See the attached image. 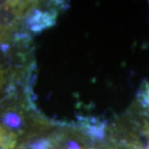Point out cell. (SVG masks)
I'll return each instance as SVG.
<instances>
[{
  "label": "cell",
  "mask_w": 149,
  "mask_h": 149,
  "mask_svg": "<svg viewBox=\"0 0 149 149\" xmlns=\"http://www.w3.org/2000/svg\"><path fill=\"white\" fill-rule=\"evenodd\" d=\"M31 3L19 0L0 1V43L7 44V40L15 34Z\"/></svg>",
  "instance_id": "6da1fadb"
},
{
  "label": "cell",
  "mask_w": 149,
  "mask_h": 149,
  "mask_svg": "<svg viewBox=\"0 0 149 149\" xmlns=\"http://www.w3.org/2000/svg\"><path fill=\"white\" fill-rule=\"evenodd\" d=\"M57 12L55 10L44 11L38 8L29 9L24 17V23L33 33H40L55 25Z\"/></svg>",
  "instance_id": "7a4b0ae2"
},
{
  "label": "cell",
  "mask_w": 149,
  "mask_h": 149,
  "mask_svg": "<svg viewBox=\"0 0 149 149\" xmlns=\"http://www.w3.org/2000/svg\"><path fill=\"white\" fill-rule=\"evenodd\" d=\"M1 122L5 129L12 133H14V131H20L23 125L22 115L15 111H6L1 116Z\"/></svg>",
  "instance_id": "3957f363"
},
{
  "label": "cell",
  "mask_w": 149,
  "mask_h": 149,
  "mask_svg": "<svg viewBox=\"0 0 149 149\" xmlns=\"http://www.w3.org/2000/svg\"><path fill=\"white\" fill-rule=\"evenodd\" d=\"M17 136L15 133L5 130L0 133V149H15Z\"/></svg>",
  "instance_id": "277c9868"
},
{
  "label": "cell",
  "mask_w": 149,
  "mask_h": 149,
  "mask_svg": "<svg viewBox=\"0 0 149 149\" xmlns=\"http://www.w3.org/2000/svg\"><path fill=\"white\" fill-rule=\"evenodd\" d=\"M52 142L49 139H39L29 144V149H52Z\"/></svg>",
  "instance_id": "5b68a950"
},
{
  "label": "cell",
  "mask_w": 149,
  "mask_h": 149,
  "mask_svg": "<svg viewBox=\"0 0 149 149\" xmlns=\"http://www.w3.org/2000/svg\"><path fill=\"white\" fill-rule=\"evenodd\" d=\"M4 82H5V72H4V70L2 69L1 65H0V89L3 87Z\"/></svg>",
  "instance_id": "8992f818"
},
{
  "label": "cell",
  "mask_w": 149,
  "mask_h": 149,
  "mask_svg": "<svg viewBox=\"0 0 149 149\" xmlns=\"http://www.w3.org/2000/svg\"><path fill=\"white\" fill-rule=\"evenodd\" d=\"M147 135H148V139H149V127H148V131H147Z\"/></svg>",
  "instance_id": "52a82bcc"
}]
</instances>
